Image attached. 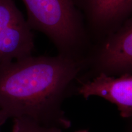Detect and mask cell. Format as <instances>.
<instances>
[{
    "label": "cell",
    "instance_id": "cell-1",
    "mask_svg": "<svg viewBox=\"0 0 132 132\" xmlns=\"http://www.w3.org/2000/svg\"><path fill=\"white\" fill-rule=\"evenodd\" d=\"M85 71L84 59L62 54L33 56L0 68V112L10 118L27 117L61 129L70 120L62 105L77 91Z\"/></svg>",
    "mask_w": 132,
    "mask_h": 132
},
{
    "label": "cell",
    "instance_id": "cell-2",
    "mask_svg": "<svg viewBox=\"0 0 132 132\" xmlns=\"http://www.w3.org/2000/svg\"><path fill=\"white\" fill-rule=\"evenodd\" d=\"M31 29L44 34L59 54L84 59L91 47L85 21L74 0H21Z\"/></svg>",
    "mask_w": 132,
    "mask_h": 132
},
{
    "label": "cell",
    "instance_id": "cell-3",
    "mask_svg": "<svg viewBox=\"0 0 132 132\" xmlns=\"http://www.w3.org/2000/svg\"><path fill=\"white\" fill-rule=\"evenodd\" d=\"M85 62V80L98 74L111 77L132 74V16L92 45Z\"/></svg>",
    "mask_w": 132,
    "mask_h": 132
},
{
    "label": "cell",
    "instance_id": "cell-4",
    "mask_svg": "<svg viewBox=\"0 0 132 132\" xmlns=\"http://www.w3.org/2000/svg\"><path fill=\"white\" fill-rule=\"evenodd\" d=\"M32 29L13 0H0V68L32 55Z\"/></svg>",
    "mask_w": 132,
    "mask_h": 132
},
{
    "label": "cell",
    "instance_id": "cell-5",
    "mask_svg": "<svg viewBox=\"0 0 132 132\" xmlns=\"http://www.w3.org/2000/svg\"><path fill=\"white\" fill-rule=\"evenodd\" d=\"M89 37L95 42L115 31L132 14V0H74Z\"/></svg>",
    "mask_w": 132,
    "mask_h": 132
},
{
    "label": "cell",
    "instance_id": "cell-6",
    "mask_svg": "<svg viewBox=\"0 0 132 132\" xmlns=\"http://www.w3.org/2000/svg\"><path fill=\"white\" fill-rule=\"evenodd\" d=\"M76 92L85 99L101 97L114 104L122 118L132 116V74L119 77L98 74L81 81Z\"/></svg>",
    "mask_w": 132,
    "mask_h": 132
},
{
    "label": "cell",
    "instance_id": "cell-7",
    "mask_svg": "<svg viewBox=\"0 0 132 132\" xmlns=\"http://www.w3.org/2000/svg\"><path fill=\"white\" fill-rule=\"evenodd\" d=\"M13 119L12 132H62L61 128L43 124L27 117H20Z\"/></svg>",
    "mask_w": 132,
    "mask_h": 132
},
{
    "label": "cell",
    "instance_id": "cell-8",
    "mask_svg": "<svg viewBox=\"0 0 132 132\" xmlns=\"http://www.w3.org/2000/svg\"><path fill=\"white\" fill-rule=\"evenodd\" d=\"M128 123L126 127V132H132V116L127 118Z\"/></svg>",
    "mask_w": 132,
    "mask_h": 132
},
{
    "label": "cell",
    "instance_id": "cell-9",
    "mask_svg": "<svg viewBox=\"0 0 132 132\" xmlns=\"http://www.w3.org/2000/svg\"><path fill=\"white\" fill-rule=\"evenodd\" d=\"M6 121H7V120L5 119L4 116L3 115V114L0 112V127L3 124H4Z\"/></svg>",
    "mask_w": 132,
    "mask_h": 132
},
{
    "label": "cell",
    "instance_id": "cell-10",
    "mask_svg": "<svg viewBox=\"0 0 132 132\" xmlns=\"http://www.w3.org/2000/svg\"><path fill=\"white\" fill-rule=\"evenodd\" d=\"M75 132H89V131H88V130H78V131H77Z\"/></svg>",
    "mask_w": 132,
    "mask_h": 132
}]
</instances>
